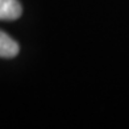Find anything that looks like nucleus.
<instances>
[{
  "mask_svg": "<svg viewBox=\"0 0 129 129\" xmlns=\"http://www.w3.org/2000/svg\"><path fill=\"white\" fill-rule=\"evenodd\" d=\"M19 51H20L19 44L7 33L0 30V57L13 58L19 54Z\"/></svg>",
  "mask_w": 129,
  "mask_h": 129,
  "instance_id": "f03ea898",
  "label": "nucleus"
},
{
  "mask_svg": "<svg viewBox=\"0 0 129 129\" xmlns=\"http://www.w3.org/2000/svg\"><path fill=\"white\" fill-rule=\"evenodd\" d=\"M22 13V7L19 0H0V20L12 21L19 19Z\"/></svg>",
  "mask_w": 129,
  "mask_h": 129,
  "instance_id": "f257e3e1",
  "label": "nucleus"
}]
</instances>
